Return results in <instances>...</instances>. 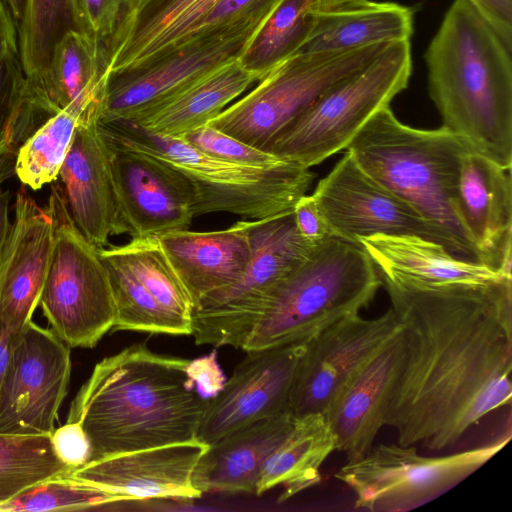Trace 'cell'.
Returning a JSON list of instances; mask_svg holds the SVG:
<instances>
[{"label": "cell", "mask_w": 512, "mask_h": 512, "mask_svg": "<svg viewBox=\"0 0 512 512\" xmlns=\"http://www.w3.org/2000/svg\"><path fill=\"white\" fill-rule=\"evenodd\" d=\"M402 330L384 423L442 451L511 404L512 279L427 284L378 271Z\"/></svg>", "instance_id": "cell-1"}, {"label": "cell", "mask_w": 512, "mask_h": 512, "mask_svg": "<svg viewBox=\"0 0 512 512\" xmlns=\"http://www.w3.org/2000/svg\"><path fill=\"white\" fill-rule=\"evenodd\" d=\"M189 359L134 344L103 358L70 404L91 460L197 439L209 400L188 381Z\"/></svg>", "instance_id": "cell-2"}, {"label": "cell", "mask_w": 512, "mask_h": 512, "mask_svg": "<svg viewBox=\"0 0 512 512\" xmlns=\"http://www.w3.org/2000/svg\"><path fill=\"white\" fill-rule=\"evenodd\" d=\"M511 53L469 0H454L424 54L442 126L506 169L512 165Z\"/></svg>", "instance_id": "cell-3"}, {"label": "cell", "mask_w": 512, "mask_h": 512, "mask_svg": "<svg viewBox=\"0 0 512 512\" xmlns=\"http://www.w3.org/2000/svg\"><path fill=\"white\" fill-rule=\"evenodd\" d=\"M346 150L370 177L448 232L468 260L480 262L459 207L461 160L471 151L464 140L444 126H407L388 106L365 123Z\"/></svg>", "instance_id": "cell-4"}, {"label": "cell", "mask_w": 512, "mask_h": 512, "mask_svg": "<svg viewBox=\"0 0 512 512\" xmlns=\"http://www.w3.org/2000/svg\"><path fill=\"white\" fill-rule=\"evenodd\" d=\"M381 285L378 270L361 244L332 236L275 287L243 350L310 338L358 314Z\"/></svg>", "instance_id": "cell-5"}, {"label": "cell", "mask_w": 512, "mask_h": 512, "mask_svg": "<svg viewBox=\"0 0 512 512\" xmlns=\"http://www.w3.org/2000/svg\"><path fill=\"white\" fill-rule=\"evenodd\" d=\"M103 134L114 142L170 164L190 181L195 216L225 212L249 220L275 217L293 210L306 194L313 173L282 159L269 167L224 161L191 146L181 138L151 133L131 122L101 123Z\"/></svg>", "instance_id": "cell-6"}, {"label": "cell", "mask_w": 512, "mask_h": 512, "mask_svg": "<svg viewBox=\"0 0 512 512\" xmlns=\"http://www.w3.org/2000/svg\"><path fill=\"white\" fill-rule=\"evenodd\" d=\"M410 40L391 42L363 68L323 93L267 148L306 168L346 149L358 131L408 86Z\"/></svg>", "instance_id": "cell-7"}, {"label": "cell", "mask_w": 512, "mask_h": 512, "mask_svg": "<svg viewBox=\"0 0 512 512\" xmlns=\"http://www.w3.org/2000/svg\"><path fill=\"white\" fill-rule=\"evenodd\" d=\"M54 242L39 305L50 329L71 348H93L115 322L116 309L98 248L78 230L61 184L46 205Z\"/></svg>", "instance_id": "cell-8"}, {"label": "cell", "mask_w": 512, "mask_h": 512, "mask_svg": "<svg viewBox=\"0 0 512 512\" xmlns=\"http://www.w3.org/2000/svg\"><path fill=\"white\" fill-rule=\"evenodd\" d=\"M387 44L296 54L271 70L208 125L266 151L323 93L363 68Z\"/></svg>", "instance_id": "cell-9"}, {"label": "cell", "mask_w": 512, "mask_h": 512, "mask_svg": "<svg viewBox=\"0 0 512 512\" xmlns=\"http://www.w3.org/2000/svg\"><path fill=\"white\" fill-rule=\"evenodd\" d=\"M292 211L255 220L252 256L242 277L193 307L191 335L197 345L243 349L272 291L312 252L314 247L296 229Z\"/></svg>", "instance_id": "cell-10"}, {"label": "cell", "mask_w": 512, "mask_h": 512, "mask_svg": "<svg viewBox=\"0 0 512 512\" xmlns=\"http://www.w3.org/2000/svg\"><path fill=\"white\" fill-rule=\"evenodd\" d=\"M511 434L483 446L444 456H424L413 446L379 444L348 461L335 477L355 495V507L406 512L444 494L504 448Z\"/></svg>", "instance_id": "cell-11"}, {"label": "cell", "mask_w": 512, "mask_h": 512, "mask_svg": "<svg viewBox=\"0 0 512 512\" xmlns=\"http://www.w3.org/2000/svg\"><path fill=\"white\" fill-rule=\"evenodd\" d=\"M312 196L335 236L352 243L372 235H412L443 245L468 260L455 239L370 177L346 150ZM470 261V260H469Z\"/></svg>", "instance_id": "cell-12"}, {"label": "cell", "mask_w": 512, "mask_h": 512, "mask_svg": "<svg viewBox=\"0 0 512 512\" xmlns=\"http://www.w3.org/2000/svg\"><path fill=\"white\" fill-rule=\"evenodd\" d=\"M256 31L188 38L139 65L109 74L101 123L134 121L217 67L238 58Z\"/></svg>", "instance_id": "cell-13"}, {"label": "cell", "mask_w": 512, "mask_h": 512, "mask_svg": "<svg viewBox=\"0 0 512 512\" xmlns=\"http://www.w3.org/2000/svg\"><path fill=\"white\" fill-rule=\"evenodd\" d=\"M71 347L32 320L14 340L0 392V433L51 435L67 395Z\"/></svg>", "instance_id": "cell-14"}, {"label": "cell", "mask_w": 512, "mask_h": 512, "mask_svg": "<svg viewBox=\"0 0 512 512\" xmlns=\"http://www.w3.org/2000/svg\"><path fill=\"white\" fill-rule=\"evenodd\" d=\"M401 324L390 308L366 319L342 318L312 336L300 361L287 411L294 417L325 414L358 369Z\"/></svg>", "instance_id": "cell-15"}, {"label": "cell", "mask_w": 512, "mask_h": 512, "mask_svg": "<svg viewBox=\"0 0 512 512\" xmlns=\"http://www.w3.org/2000/svg\"><path fill=\"white\" fill-rule=\"evenodd\" d=\"M310 338L247 351L222 391L209 400L197 439L210 445L242 427L286 412Z\"/></svg>", "instance_id": "cell-16"}, {"label": "cell", "mask_w": 512, "mask_h": 512, "mask_svg": "<svg viewBox=\"0 0 512 512\" xmlns=\"http://www.w3.org/2000/svg\"><path fill=\"white\" fill-rule=\"evenodd\" d=\"M104 137L111 151L126 234L160 237L187 229L195 217V196L186 176L161 159Z\"/></svg>", "instance_id": "cell-17"}, {"label": "cell", "mask_w": 512, "mask_h": 512, "mask_svg": "<svg viewBox=\"0 0 512 512\" xmlns=\"http://www.w3.org/2000/svg\"><path fill=\"white\" fill-rule=\"evenodd\" d=\"M208 444L198 439L106 456L69 470L65 476L93 486L114 503L127 500H193L203 494L192 484Z\"/></svg>", "instance_id": "cell-18"}, {"label": "cell", "mask_w": 512, "mask_h": 512, "mask_svg": "<svg viewBox=\"0 0 512 512\" xmlns=\"http://www.w3.org/2000/svg\"><path fill=\"white\" fill-rule=\"evenodd\" d=\"M58 177L72 220L92 245L106 247L127 233L99 108L81 121Z\"/></svg>", "instance_id": "cell-19"}, {"label": "cell", "mask_w": 512, "mask_h": 512, "mask_svg": "<svg viewBox=\"0 0 512 512\" xmlns=\"http://www.w3.org/2000/svg\"><path fill=\"white\" fill-rule=\"evenodd\" d=\"M54 242V225L22 185L14 219L0 258V323L18 333L39 305Z\"/></svg>", "instance_id": "cell-20"}, {"label": "cell", "mask_w": 512, "mask_h": 512, "mask_svg": "<svg viewBox=\"0 0 512 512\" xmlns=\"http://www.w3.org/2000/svg\"><path fill=\"white\" fill-rule=\"evenodd\" d=\"M109 73L104 45L77 30L56 45L49 66L34 86H24L16 127L28 138L49 117L80 98H103Z\"/></svg>", "instance_id": "cell-21"}, {"label": "cell", "mask_w": 512, "mask_h": 512, "mask_svg": "<svg viewBox=\"0 0 512 512\" xmlns=\"http://www.w3.org/2000/svg\"><path fill=\"white\" fill-rule=\"evenodd\" d=\"M458 198L462 224L480 263L511 277V169L467 152L461 160Z\"/></svg>", "instance_id": "cell-22"}, {"label": "cell", "mask_w": 512, "mask_h": 512, "mask_svg": "<svg viewBox=\"0 0 512 512\" xmlns=\"http://www.w3.org/2000/svg\"><path fill=\"white\" fill-rule=\"evenodd\" d=\"M402 354V330L393 334L351 377L324 414L336 450L347 461L365 456L385 425V406Z\"/></svg>", "instance_id": "cell-23"}, {"label": "cell", "mask_w": 512, "mask_h": 512, "mask_svg": "<svg viewBox=\"0 0 512 512\" xmlns=\"http://www.w3.org/2000/svg\"><path fill=\"white\" fill-rule=\"evenodd\" d=\"M254 221L241 220L215 231L178 230L159 237L194 306L242 277L252 256Z\"/></svg>", "instance_id": "cell-24"}, {"label": "cell", "mask_w": 512, "mask_h": 512, "mask_svg": "<svg viewBox=\"0 0 512 512\" xmlns=\"http://www.w3.org/2000/svg\"><path fill=\"white\" fill-rule=\"evenodd\" d=\"M221 0H130L106 44L109 74L146 62L186 38Z\"/></svg>", "instance_id": "cell-25"}, {"label": "cell", "mask_w": 512, "mask_h": 512, "mask_svg": "<svg viewBox=\"0 0 512 512\" xmlns=\"http://www.w3.org/2000/svg\"><path fill=\"white\" fill-rule=\"evenodd\" d=\"M288 411L242 427L210 444L196 464L193 486L204 493H254L266 459L291 430Z\"/></svg>", "instance_id": "cell-26"}, {"label": "cell", "mask_w": 512, "mask_h": 512, "mask_svg": "<svg viewBox=\"0 0 512 512\" xmlns=\"http://www.w3.org/2000/svg\"><path fill=\"white\" fill-rule=\"evenodd\" d=\"M359 243L380 272L427 284L490 283L512 279L476 261L457 258L443 245L412 235H372Z\"/></svg>", "instance_id": "cell-27"}, {"label": "cell", "mask_w": 512, "mask_h": 512, "mask_svg": "<svg viewBox=\"0 0 512 512\" xmlns=\"http://www.w3.org/2000/svg\"><path fill=\"white\" fill-rule=\"evenodd\" d=\"M312 13L311 32L296 54L344 51L410 40L413 32V10L397 3L366 0Z\"/></svg>", "instance_id": "cell-28"}, {"label": "cell", "mask_w": 512, "mask_h": 512, "mask_svg": "<svg viewBox=\"0 0 512 512\" xmlns=\"http://www.w3.org/2000/svg\"><path fill=\"white\" fill-rule=\"evenodd\" d=\"M258 81L236 58L130 122L151 133L181 138L208 124Z\"/></svg>", "instance_id": "cell-29"}, {"label": "cell", "mask_w": 512, "mask_h": 512, "mask_svg": "<svg viewBox=\"0 0 512 512\" xmlns=\"http://www.w3.org/2000/svg\"><path fill=\"white\" fill-rule=\"evenodd\" d=\"M336 450L335 437L324 414L294 417L291 430L264 462L255 494L276 486L284 502L321 481L320 468Z\"/></svg>", "instance_id": "cell-30"}, {"label": "cell", "mask_w": 512, "mask_h": 512, "mask_svg": "<svg viewBox=\"0 0 512 512\" xmlns=\"http://www.w3.org/2000/svg\"><path fill=\"white\" fill-rule=\"evenodd\" d=\"M102 98H80L49 117L17 149L15 175L22 185L39 190L58 179L75 133Z\"/></svg>", "instance_id": "cell-31"}, {"label": "cell", "mask_w": 512, "mask_h": 512, "mask_svg": "<svg viewBox=\"0 0 512 512\" xmlns=\"http://www.w3.org/2000/svg\"><path fill=\"white\" fill-rule=\"evenodd\" d=\"M110 280L116 317L111 331L191 335V326L166 311L137 279L114 246L98 248Z\"/></svg>", "instance_id": "cell-32"}, {"label": "cell", "mask_w": 512, "mask_h": 512, "mask_svg": "<svg viewBox=\"0 0 512 512\" xmlns=\"http://www.w3.org/2000/svg\"><path fill=\"white\" fill-rule=\"evenodd\" d=\"M308 1L281 0L244 46L237 59L259 81L308 38L314 22Z\"/></svg>", "instance_id": "cell-33"}, {"label": "cell", "mask_w": 512, "mask_h": 512, "mask_svg": "<svg viewBox=\"0 0 512 512\" xmlns=\"http://www.w3.org/2000/svg\"><path fill=\"white\" fill-rule=\"evenodd\" d=\"M76 30L73 0H26L18 28V49L25 86L44 76L61 38Z\"/></svg>", "instance_id": "cell-34"}, {"label": "cell", "mask_w": 512, "mask_h": 512, "mask_svg": "<svg viewBox=\"0 0 512 512\" xmlns=\"http://www.w3.org/2000/svg\"><path fill=\"white\" fill-rule=\"evenodd\" d=\"M114 248L156 301L175 318L191 326L193 301L159 237L132 238Z\"/></svg>", "instance_id": "cell-35"}, {"label": "cell", "mask_w": 512, "mask_h": 512, "mask_svg": "<svg viewBox=\"0 0 512 512\" xmlns=\"http://www.w3.org/2000/svg\"><path fill=\"white\" fill-rule=\"evenodd\" d=\"M69 470L55 453L50 435L0 433V504Z\"/></svg>", "instance_id": "cell-36"}, {"label": "cell", "mask_w": 512, "mask_h": 512, "mask_svg": "<svg viewBox=\"0 0 512 512\" xmlns=\"http://www.w3.org/2000/svg\"><path fill=\"white\" fill-rule=\"evenodd\" d=\"M114 503L103 491L59 475L45 479L0 504V512L78 511Z\"/></svg>", "instance_id": "cell-37"}, {"label": "cell", "mask_w": 512, "mask_h": 512, "mask_svg": "<svg viewBox=\"0 0 512 512\" xmlns=\"http://www.w3.org/2000/svg\"><path fill=\"white\" fill-rule=\"evenodd\" d=\"M280 1L221 0L182 41L193 37L256 31Z\"/></svg>", "instance_id": "cell-38"}, {"label": "cell", "mask_w": 512, "mask_h": 512, "mask_svg": "<svg viewBox=\"0 0 512 512\" xmlns=\"http://www.w3.org/2000/svg\"><path fill=\"white\" fill-rule=\"evenodd\" d=\"M191 146L215 158L254 167H269L282 159L250 146L206 124L181 137Z\"/></svg>", "instance_id": "cell-39"}, {"label": "cell", "mask_w": 512, "mask_h": 512, "mask_svg": "<svg viewBox=\"0 0 512 512\" xmlns=\"http://www.w3.org/2000/svg\"><path fill=\"white\" fill-rule=\"evenodd\" d=\"M129 3L130 0H73L76 30L106 48Z\"/></svg>", "instance_id": "cell-40"}, {"label": "cell", "mask_w": 512, "mask_h": 512, "mask_svg": "<svg viewBox=\"0 0 512 512\" xmlns=\"http://www.w3.org/2000/svg\"><path fill=\"white\" fill-rule=\"evenodd\" d=\"M24 81L19 54L0 63V156L17 150L11 144L10 132Z\"/></svg>", "instance_id": "cell-41"}, {"label": "cell", "mask_w": 512, "mask_h": 512, "mask_svg": "<svg viewBox=\"0 0 512 512\" xmlns=\"http://www.w3.org/2000/svg\"><path fill=\"white\" fill-rule=\"evenodd\" d=\"M51 442L57 456L70 470L91 460V445L87 435L75 422H68L52 432Z\"/></svg>", "instance_id": "cell-42"}, {"label": "cell", "mask_w": 512, "mask_h": 512, "mask_svg": "<svg viewBox=\"0 0 512 512\" xmlns=\"http://www.w3.org/2000/svg\"><path fill=\"white\" fill-rule=\"evenodd\" d=\"M292 212L299 235L309 245L315 247L335 236L312 195L300 197Z\"/></svg>", "instance_id": "cell-43"}, {"label": "cell", "mask_w": 512, "mask_h": 512, "mask_svg": "<svg viewBox=\"0 0 512 512\" xmlns=\"http://www.w3.org/2000/svg\"><path fill=\"white\" fill-rule=\"evenodd\" d=\"M188 381L204 399L217 396L225 386L227 378L217 360V352L189 360L185 368Z\"/></svg>", "instance_id": "cell-44"}, {"label": "cell", "mask_w": 512, "mask_h": 512, "mask_svg": "<svg viewBox=\"0 0 512 512\" xmlns=\"http://www.w3.org/2000/svg\"><path fill=\"white\" fill-rule=\"evenodd\" d=\"M512 49V0H469Z\"/></svg>", "instance_id": "cell-45"}, {"label": "cell", "mask_w": 512, "mask_h": 512, "mask_svg": "<svg viewBox=\"0 0 512 512\" xmlns=\"http://www.w3.org/2000/svg\"><path fill=\"white\" fill-rule=\"evenodd\" d=\"M15 19L8 6L0 1V63L18 55V40Z\"/></svg>", "instance_id": "cell-46"}, {"label": "cell", "mask_w": 512, "mask_h": 512, "mask_svg": "<svg viewBox=\"0 0 512 512\" xmlns=\"http://www.w3.org/2000/svg\"><path fill=\"white\" fill-rule=\"evenodd\" d=\"M16 334L0 323V392L10 365Z\"/></svg>", "instance_id": "cell-47"}, {"label": "cell", "mask_w": 512, "mask_h": 512, "mask_svg": "<svg viewBox=\"0 0 512 512\" xmlns=\"http://www.w3.org/2000/svg\"><path fill=\"white\" fill-rule=\"evenodd\" d=\"M11 192L0 189V258L6 246L12 222L9 218V207L11 202Z\"/></svg>", "instance_id": "cell-48"}, {"label": "cell", "mask_w": 512, "mask_h": 512, "mask_svg": "<svg viewBox=\"0 0 512 512\" xmlns=\"http://www.w3.org/2000/svg\"><path fill=\"white\" fill-rule=\"evenodd\" d=\"M366 0H309L308 10L310 11H322L330 10L350 5H355Z\"/></svg>", "instance_id": "cell-49"}, {"label": "cell", "mask_w": 512, "mask_h": 512, "mask_svg": "<svg viewBox=\"0 0 512 512\" xmlns=\"http://www.w3.org/2000/svg\"><path fill=\"white\" fill-rule=\"evenodd\" d=\"M16 152L17 150H10L0 156V186L15 175Z\"/></svg>", "instance_id": "cell-50"}, {"label": "cell", "mask_w": 512, "mask_h": 512, "mask_svg": "<svg viewBox=\"0 0 512 512\" xmlns=\"http://www.w3.org/2000/svg\"><path fill=\"white\" fill-rule=\"evenodd\" d=\"M5 2L10 9L14 19L19 24L24 15L26 0H5Z\"/></svg>", "instance_id": "cell-51"}, {"label": "cell", "mask_w": 512, "mask_h": 512, "mask_svg": "<svg viewBox=\"0 0 512 512\" xmlns=\"http://www.w3.org/2000/svg\"><path fill=\"white\" fill-rule=\"evenodd\" d=\"M1 1V0H0Z\"/></svg>", "instance_id": "cell-52"}]
</instances>
